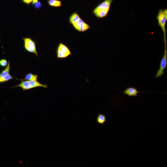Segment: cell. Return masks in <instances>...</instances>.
<instances>
[{"label": "cell", "instance_id": "1", "mask_svg": "<svg viewBox=\"0 0 167 167\" xmlns=\"http://www.w3.org/2000/svg\"><path fill=\"white\" fill-rule=\"evenodd\" d=\"M113 0H105L93 10V13L99 18L105 17L108 15Z\"/></svg>", "mask_w": 167, "mask_h": 167}, {"label": "cell", "instance_id": "2", "mask_svg": "<svg viewBox=\"0 0 167 167\" xmlns=\"http://www.w3.org/2000/svg\"><path fill=\"white\" fill-rule=\"evenodd\" d=\"M156 18L158 25L163 31L164 44H167L166 24L167 21V9H159Z\"/></svg>", "mask_w": 167, "mask_h": 167}, {"label": "cell", "instance_id": "3", "mask_svg": "<svg viewBox=\"0 0 167 167\" xmlns=\"http://www.w3.org/2000/svg\"><path fill=\"white\" fill-rule=\"evenodd\" d=\"M21 82L19 84L12 87H20L24 91L32 89L35 88L42 87L46 89L48 88V86L46 85L42 84L38 81L33 80L25 81L22 79H19Z\"/></svg>", "mask_w": 167, "mask_h": 167}, {"label": "cell", "instance_id": "4", "mask_svg": "<svg viewBox=\"0 0 167 167\" xmlns=\"http://www.w3.org/2000/svg\"><path fill=\"white\" fill-rule=\"evenodd\" d=\"M56 55L57 59H65L70 56L72 55L71 52L66 45L60 43L56 49Z\"/></svg>", "mask_w": 167, "mask_h": 167}, {"label": "cell", "instance_id": "5", "mask_svg": "<svg viewBox=\"0 0 167 167\" xmlns=\"http://www.w3.org/2000/svg\"><path fill=\"white\" fill-rule=\"evenodd\" d=\"M24 41V47L27 52L35 54L38 57L36 41L29 37L22 38Z\"/></svg>", "mask_w": 167, "mask_h": 167}, {"label": "cell", "instance_id": "6", "mask_svg": "<svg viewBox=\"0 0 167 167\" xmlns=\"http://www.w3.org/2000/svg\"><path fill=\"white\" fill-rule=\"evenodd\" d=\"M165 44V48L162 58L161 60L159 69L155 76L156 78H160L164 74V70L167 66V44Z\"/></svg>", "mask_w": 167, "mask_h": 167}, {"label": "cell", "instance_id": "7", "mask_svg": "<svg viewBox=\"0 0 167 167\" xmlns=\"http://www.w3.org/2000/svg\"><path fill=\"white\" fill-rule=\"evenodd\" d=\"M144 92L145 93L144 91L139 92L136 88L132 87H128L123 91L124 94L129 97H137L139 93Z\"/></svg>", "mask_w": 167, "mask_h": 167}, {"label": "cell", "instance_id": "8", "mask_svg": "<svg viewBox=\"0 0 167 167\" xmlns=\"http://www.w3.org/2000/svg\"><path fill=\"white\" fill-rule=\"evenodd\" d=\"M107 117L105 114L102 113L98 114L96 118L97 122L99 124L104 125L106 121Z\"/></svg>", "mask_w": 167, "mask_h": 167}, {"label": "cell", "instance_id": "9", "mask_svg": "<svg viewBox=\"0 0 167 167\" xmlns=\"http://www.w3.org/2000/svg\"><path fill=\"white\" fill-rule=\"evenodd\" d=\"M80 18L79 15L77 12L73 13L69 17V23L72 25L77 22Z\"/></svg>", "mask_w": 167, "mask_h": 167}, {"label": "cell", "instance_id": "10", "mask_svg": "<svg viewBox=\"0 0 167 167\" xmlns=\"http://www.w3.org/2000/svg\"><path fill=\"white\" fill-rule=\"evenodd\" d=\"M47 3L52 7H60L62 5L61 2L59 0H47Z\"/></svg>", "mask_w": 167, "mask_h": 167}, {"label": "cell", "instance_id": "11", "mask_svg": "<svg viewBox=\"0 0 167 167\" xmlns=\"http://www.w3.org/2000/svg\"><path fill=\"white\" fill-rule=\"evenodd\" d=\"M38 76L37 75H35L32 74V73H29L25 76L24 79L22 80L38 81Z\"/></svg>", "mask_w": 167, "mask_h": 167}, {"label": "cell", "instance_id": "12", "mask_svg": "<svg viewBox=\"0 0 167 167\" xmlns=\"http://www.w3.org/2000/svg\"><path fill=\"white\" fill-rule=\"evenodd\" d=\"M90 28L88 24L84 21L79 27L77 31L80 32H84L87 31Z\"/></svg>", "mask_w": 167, "mask_h": 167}, {"label": "cell", "instance_id": "13", "mask_svg": "<svg viewBox=\"0 0 167 167\" xmlns=\"http://www.w3.org/2000/svg\"><path fill=\"white\" fill-rule=\"evenodd\" d=\"M10 70V62L9 61L8 64L5 69L3 70L0 74V78H2L9 74Z\"/></svg>", "mask_w": 167, "mask_h": 167}, {"label": "cell", "instance_id": "14", "mask_svg": "<svg viewBox=\"0 0 167 167\" xmlns=\"http://www.w3.org/2000/svg\"><path fill=\"white\" fill-rule=\"evenodd\" d=\"M14 79L13 77L9 74L7 75L0 78V83H4L9 80H11Z\"/></svg>", "mask_w": 167, "mask_h": 167}, {"label": "cell", "instance_id": "15", "mask_svg": "<svg viewBox=\"0 0 167 167\" xmlns=\"http://www.w3.org/2000/svg\"><path fill=\"white\" fill-rule=\"evenodd\" d=\"M8 62L5 58L0 59V66L4 68L6 67L8 64Z\"/></svg>", "mask_w": 167, "mask_h": 167}, {"label": "cell", "instance_id": "16", "mask_svg": "<svg viewBox=\"0 0 167 167\" xmlns=\"http://www.w3.org/2000/svg\"><path fill=\"white\" fill-rule=\"evenodd\" d=\"M84 21H83L81 18L79 19L77 22L72 25L74 28L77 30L79 27Z\"/></svg>", "mask_w": 167, "mask_h": 167}, {"label": "cell", "instance_id": "17", "mask_svg": "<svg viewBox=\"0 0 167 167\" xmlns=\"http://www.w3.org/2000/svg\"><path fill=\"white\" fill-rule=\"evenodd\" d=\"M33 5L34 8L36 9H40L43 6L42 4L39 1Z\"/></svg>", "mask_w": 167, "mask_h": 167}, {"label": "cell", "instance_id": "18", "mask_svg": "<svg viewBox=\"0 0 167 167\" xmlns=\"http://www.w3.org/2000/svg\"><path fill=\"white\" fill-rule=\"evenodd\" d=\"M33 0H22V2L24 4L29 5L30 4L32 3Z\"/></svg>", "mask_w": 167, "mask_h": 167}, {"label": "cell", "instance_id": "19", "mask_svg": "<svg viewBox=\"0 0 167 167\" xmlns=\"http://www.w3.org/2000/svg\"><path fill=\"white\" fill-rule=\"evenodd\" d=\"M39 1V0H33L32 2V5H33Z\"/></svg>", "mask_w": 167, "mask_h": 167}]
</instances>
